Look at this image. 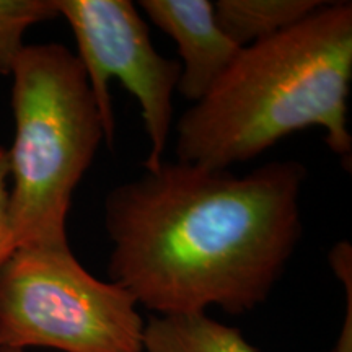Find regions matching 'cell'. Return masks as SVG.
<instances>
[{
    "label": "cell",
    "instance_id": "cell-1",
    "mask_svg": "<svg viewBox=\"0 0 352 352\" xmlns=\"http://www.w3.org/2000/svg\"><path fill=\"white\" fill-rule=\"evenodd\" d=\"M305 182L297 160L243 176L164 160L104 199L109 279L158 316L253 310L302 239Z\"/></svg>",
    "mask_w": 352,
    "mask_h": 352
},
{
    "label": "cell",
    "instance_id": "cell-2",
    "mask_svg": "<svg viewBox=\"0 0 352 352\" xmlns=\"http://www.w3.org/2000/svg\"><path fill=\"white\" fill-rule=\"evenodd\" d=\"M352 6L323 2L307 19L241 47L176 124V160L228 170L294 132L323 127L328 148L351 170L347 100Z\"/></svg>",
    "mask_w": 352,
    "mask_h": 352
},
{
    "label": "cell",
    "instance_id": "cell-3",
    "mask_svg": "<svg viewBox=\"0 0 352 352\" xmlns=\"http://www.w3.org/2000/svg\"><path fill=\"white\" fill-rule=\"evenodd\" d=\"M10 76L13 250L69 243L65 220L72 196L107 142L98 104L80 60L64 44L25 46Z\"/></svg>",
    "mask_w": 352,
    "mask_h": 352
},
{
    "label": "cell",
    "instance_id": "cell-4",
    "mask_svg": "<svg viewBox=\"0 0 352 352\" xmlns=\"http://www.w3.org/2000/svg\"><path fill=\"white\" fill-rule=\"evenodd\" d=\"M144 331L135 298L69 243L19 246L0 264V351L144 352Z\"/></svg>",
    "mask_w": 352,
    "mask_h": 352
},
{
    "label": "cell",
    "instance_id": "cell-5",
    "mask_svg": "<svg viewBox=\"0 0 352 352\" xmlns=\"http://www.w3.org/2000/svg\"><path fill=\"white\" fill-rule=\"evenodd\" d=\"M59 16L67 21L77 43V57L94 91L103 120L107 145L116 138L109 82H121L138 100L148 139L145 171L165 160L171 126L173 95L182 64L164 57L153 46L147 23L131 0H56Z\"/></svg>",
    "mask_w": 352,
    "mask_h": 352
},
{
    "label": "cell",
    "instance_id": "cell-6",
    "mask_svg": "<svg viewBox=\"0 0 352 352\" xmlns=\"http://www.w3.org/2000/svg\"><path fill=\"white\" fill-rule=\"evenodd\" d=\"M138 6L178 46L182 76L176 91L191 103L199 101L241 50L219 26L214 2L140 0Z\"/></svg>",
    "mask_w": 352,
    "mask_h": 352
},
{
    "label": "cell",
    "instance_id": "cell-7",
    "mask_svg": "<svg viewBox=\"0 0 352 352\" xmlns=\"http://www.w3.org/2000/svg\"><path fill=\"white\" fill-rule=\"evenodd\" d=\"M145 352H258L240 329L219 323L209 315H153L145 323ZM331 352H352V321L344 320Z\"/></svg>",
    "mask_w": 352,
    "mask_h": 352
},
{
    "label": "cell",
    "instance_id": "cell-8",
    "mask_svg": "<svg viewBox=\"0 0 352 352\" xmlns=\"http://www.w3.org/2000/svg\"><path fill=\"white\" fill-rule=\"evenodd\" d=\"M321 0H217L215 19L239 47L263 41L307 19Z\"/></svg>",
    "mask_w": 352,
    "mask_h": 352
},
{
    "label": "cell",
    "instance_id": "cell-9",
    "mask_svg": "<svg viewBox=\"0 0 352 352\" xmlns=\"http://www.w3.org/2000/svg\"><path fill=\"white\" fill-rule=\"evenodd\" d=\"M56 16V0H0V74L10 76L26 30Z\"/></svg>",
    "mask_w": 352,
    "mask_h": 352
},
{
    "label": "cell",
    "instance_id": "cell-10",
    "mask_svg": "<svg viewBox=\"0 0 352 352\" xmlns=\"http://www.w3.org/2000/svg\"><path fill=\"white\" fill-rule=\"evenodd\" d=\"M13 252L10 223V171L7 148L0 145V264Z\"/></svg>",
    "mask_w": 352,
    "mask_h": 352
},
{
    "label": "cell",
    "instance_id": "cell-11",
    "mask_svg": "<svg viewBox=\"0 0 352 352\" xmlns=\"http://www.w3.org/2000/svg\"><path fill=\"white\" fill-rule=\"evenodd\" d=\"M0 352H28V351H0Z\"/></svg>",
    "mask_w": 352,
    "mask_h": 352
}]
</instances>
